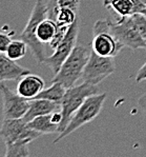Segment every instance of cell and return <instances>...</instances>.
I'll return each mask as SVG.
<instances>
[{"label": "cell", "mask_w": 146, "mask_h": 157, "mask_svg": "<svg viewBox=\"0 0 146 157\" xmlns=\"http://www.w3.org/2000/svg\"><path fill=\"white\" fill-rule=\"evenodd\" d=\"M142 1H143V2H144V3L146 4V0H142Z\"/></svg>", "instance_id": "4316f807"}, {"label": "cell", "mask_w": 146, "mask_h": 157, "mask_svg": "<svg viewBox=\"0 0 146 157\" xmlns=\"http://www.w3.org/2000/svg\"><path fill=\"white\" fill-rule=\"evenodd\" d=\"M0 92L3 102V108H2L3 119L23 118L30 108V100L21 97L18 93L12 92L2 82H0Z\"/></svg>", "instance_id": "9c48e42d"}, {"label": "cell", "mask_w": 146, "mask_h": 157, "mask_svg": "<svg viewBox=\"0 0 146 157\" xmlns=\"http://www.w3.org/2000/svg\"><path fill=\"white\" fill-rule=\"evenodd\" d=\"M46 17L47 4L44 2V0H37L31 13L30 19L20 35V39H22L27 44L37 62L40 64H43V61L46 56H45L43 43L37 38V29L39 23Z\"/></svg>", "instance_id": "277c9868"}, {"label": "cell", "mask_w": 146, "mask_h": 157, "mask_svg": "<svg viewBox=\"0 0 146 157\" xmlns=\"http://www.w3.org/2000/svg\"><path fill=\"white\" fill-rule=\"evenodd\" d=\"M92 49L83 44H77L71 55L63 62L58 73L55 74L53 82L57 81L65 86L66 89L75 86L79 79H81L84 72L89 56L92 54Z\"/></svg>", "instance_id": "7a4b0ae2"}, {"label": "cell", "mask_w": 146, "mask_h": 157, "mask_svg": "<svg viewBox=\"0 0 146 157\" xmlns=\"http://www.w3.org/2000/svg\"><path fill=\"white\" fill-rule=\"evenodd\" d=\"M146 79V61L145 63L141 67V69L138 71L137 76H136V81L137 82H141V81L145 80Z\"/></svg>", "instance_id": "cb8c5ba5"}, {"label": "cell", "mask_w": 146, "mask_h": 157, "mask_svg": "<svg viewBox=\"0 0 146 157\" xmlns=\"http://www.w3.org/2000/svg\"><path fill=\"white\" fill-rule=\"evenodd\" d=\"M77 12L71 8H60L59 6L55 21L58 25L71 26L77 20Z\"/></svg>", "instance_id": "d6986e66"}, {"label": "cell", "mask_w": 146, "mask_h": 157, "mask_svg": "<svg viewBox=\"0 0 146 157\" xmlns=\"http://www.w3.org/2000/svg\"><path fill=\"white\" fill-rule=\"evenodd\" d=\"M60 8H71L78 13L80 8V0H58Z\"/></svg>", "instance_id": "7402d4cb"}, {"label": "cell", "mask_w": 146, "mask_h": 157, "mask_svg": "<svg viewBox=\"0 0 146 157\" xmlns=\"http://www.w3.org/2000/svg\"><path fill=\"white\" fill-rule=\"evenodd\" d=\"M138 105H139L140 110L142 111L143 115H144L146 118V93L138 99Z\"/></svg>", "instance_id": "d4e9b609"}, {"label": "cell", "mask_w": 146, "mask_h": 157, "mask_svg": "<svg viewBox=\"0 0 146 157\" xmlns=\"http://www.w3.org/2000/svg\"><path fill=\"white\" fill-rule=\"evenodd\" d=\"M141 14H143V15H144V16L146 17V9H145L144 11H143V12H142V13H141Z\"/></svg>", "instance_id": "484cf974"}, {"label": "cell", "mask_w": 146, "mask_h": 157, "mask_svg": "<svg viewBox=\"0 0 146 157\" xmlns=\"http://www.w3.org/2000/svg\"><path fill=\"white\" fill-rule=\"evenodd\" d=\"M27 125L42 135L59 133V124L53 122L52 113L51 114L38 116V117L34 118L33 120H31L30 122H27Z\"/></svg>", "instance_id": "9a60e30c"}, {"label": "cell", "mask_w": 146, "mask_h": 157, "mask_svg": "<svg viewBox=\"0 0 146 157\" xmlns=\"http://www.w3.org/2000/svg\"><path fill=\"white\" fill-rule=\"evenodd\" d=\"M12 39L9 37V35L4 33H0V53L1 54H5L6 50H8L9 43H11Z\"/></svg>", "instance_id": "603a6c76"}, {"label": "cell", "mask_w": 146, "mask_h": 157, "mask_svg": "<svg viewBox=\"0 0 146 157\" xmlns=\"http://www.w3.org/2000/svg\"><path fill=\"white\" fill-rule=\"evenodd\" d=\"M104 6L112 9L121 17L142 13L146 9V4L142 0H104Z\"/></svg>", "instance_id": "7c38bea8"}, {"label": "cell", "mask_w": 146, "mask_h": 157, "mask_svg": "<svg viewBox=\"0 0 146 157\" xmlns=\"http://www.w3.org/2000/svg\"><path fill=\"white\" fill-rule=\"evenodd\" d=\"M6 151L4 156L5 157H24L30 155L28 152V144L16 142V144H5Z\"/></svg>", "instance_id": "ffe728a7"}, {"label": "cell", "mask_w": 146, "mask_h": 157, "mask_svg": "<svg viewBox=\"0 0 146 157\" xmlns=\"http://www.w3.org/2000/svg\"><path fill=\"white\" fill-rule=\"evenodd\" d=\"M57 30H58V25L56 21H54L53 19L45 18L43 19L41 22L39 23L37 29V38L41 41L43 44L47 43L49 44V42L54 39V37L56 36Z\"/></svg>", "instance_id": "2e32d148"}, {"label": "cell", "mask_w": 146, "mask_h": 157, "mask_svg": "<svg viewBox=\"0 0 146 157\" xmlns=\"http://www.w3.org/2000/svg\"><path fill=\"white\" fill-rule=\"evenodd\" d=\"M59 110H61L60 103L53 102L46 99H32L30 100V108L23 116V120L27 124L38 116L51 114Z\"/></svg>", "instance_id": "5bb4252c"}, {"label": "cell", "mask_w": 146, "mask_h": 157, "mask_svg": "<svg viewBox=\"0 0 146 157\" xmlns=\"http://www.w3.org/2000/svg\"><path fill=\"white\" fill-rule=\"evenodd\" d=\"M101 31L111 32L123 44V47H127L131 50L145 49L146 47V41L139 33L133 15L121 17L116 22L109 19L97 20L94 25V33Z\"/></svg>", "instance_id": "6da1fadb"}, {"label": "cell", "mask_w": 146, "mask_h": 157, "mask_svg": "<svg viewBox=\"0 0 146 157\" xmlns=\"http://www.w3.org/2000/svg\"><path fill=\"white\" fill-rule=\"evenodd\" d=\"M145 49H146V47H145Z\"/></svg>", "instance_id": "83f0119b"}, {"label": "cell", "mask_w": 146, "mask_h": 157, "mask_svg": "<svg viewBox=\"0 0 146 157\" xmlns=\"http://www.w3.org/2000/svg\"><path fill=\"white\" fill-rule=\"evenodd\" d=\"M66 92V88L60 82L54 81L51 86L47 89H44L38 96H36L34 99H46L53 102L60 103L64 97V94Z\"/></svg>", "instance_id": "e0dca14e"}, {"label": "cell", "mask_w": 146, "mask_h": 157, "mask_svg": "<svg viewBox=\"0 0 146 157\" xmlns=\"http://www.w3.org/2000/svg\"><path fill=\"white\" fill-rule=\"evenodd\" d=\"M31 73L30 70L20 67L8 56L0 53V82L8 80H19L24 75Z\"/></svg>", "instance_id": "4fadbf2b"}, {"label": "cell", "mask_w": 146, "mask_h": 157, "mask_svg": "<svg viewBox=\"0 0 146 157\" xmlns=\"http://www.w3.org/2000/svg\"><path fill=\"white\" fill-rule=\"evenodd\" d=\"M98 94L97 86L82 82L80 86H73L66 89L64 97L61 102V113H62V122L59 128V133H61L66 125L74 113L81 107L87 97Z\"/></svg>", "instance_id": "5b68a950"}, {"label": "cell", "mask_w": 146, "mask_h": 157, "mask_svg": "<svg viewBox=\"0 0 146 157\" xmlns=\"http://www.w3.org/2000/svg\"><path fill=\"white\" fill-rule=\"evenodd\" d=\"M26 48H27V44L22 39L12 40L5 52V55L12 60L16 61V60H19L25 56Z\"/></svg>", "instance_id": "ac0fdd59"}, {"label": "cell", "mask_w": 146, "mask_h": 157, "mask_svg": "<svg viewBox=\"0 0 146 157\" xmlns=\"http://www.w3.org/2000/svg\"><path fill=\"white\" fill-rule=\"evenodd\" d=\"M79 34V23L78 19L68 28L64 38L54 50V53L51 56L46 57L43 61V64H45L54 74H57L60 70L63 62L66 60L75 47L77 45V39Z\"/></svg>", "instance_id": "52a82bcc"}, {"label": "cell", "mask_w": 146, "mask_h": 157, "mask_svg": "<svg viewBox=\"0 0 146 157\" xmlns=\"http://www.w3.org/2000/svg\"><path fill=\"white\" fill-rule=\"evenodd\" d=\"M42 134L30 128L23 118L17 119H3L0 128V137L3 139L4 144H30L32 141L40 137Z\"/></svg>", "instance_id": "8992f818"}, {"label": "cell", "mask_w": 146, "mask_h": 157, "mask_svg": "<svg viewBox=\"0 0 146 157\" xmlns=\"http://www.w3.org/2000/svg\"><path fill=\"white\" fill-rule=\"evenodd\" d=\"M105 99H106V94L105 93H98L86 98L84 102L81 105V107L71 117L68 124L66 125L65 129L61 133H59V136L56 138L54 144H58L61 139L65 138L66 136L75 132L79 128L93 121L101 112Z\"/></svg>", "instance_id": "3957f363"}, {"label": "cell", "mask_w": 146, "mask_h": 157, "mask_svg": "<svg viewBox=\"0 0 146 157\" xmlns=\"http://www.w3.org/2000/svg\"><path fill=\"white\" fill-rule=\"evenodd\" d=\"M115 70L116 66L114 62V57L100 56L92 51L81 79L83 82L98 86L114 73Z\"/></svg>", "instance_id": "ba28073f"}, {"label": "cell", "mask_w": 146, "mask_h": 157, "mask_svg": "<svg viewBox=\"0 0 146 157\" xmlns=\"http://www.w3.org/2000/svg\"><path fill=\"white\" fill-rule=\"evenodd\" d=\"M133 16L136 21V25H137L139 33L141 34L142 38L146 41V17L141 13L133 14Z\"/></svg>", "instance_id": "44dd1931"}, {"label": "cell", "mask_w": 146, "mask_h": 157, "mask_svg": "<svg viewBox=\"0 0 146 157\" xmlns=\"http://www.w3.org/2000/svg\"><path fill=\"white\" fill-rule=\"evenodd\" d=\"M123 44L108 31L94 33L92 50L103 57H116L122 50Z\"/></svg>", "instance_id": "30bf717a"}, {"label": "cell", "mask_w": 146, "mask_h": 157, "mask_svg": "<svg viewBox=\"0 0 146 157\" xmlns=\"http://www.w3.org/2000/svg\"><path fill=\"white\" fill-rule=\"evenodd\" d=\"M44 80L35 74H26L19 79L17 84V93L27 100L34 99L44 90Z\"/></svg>", "instance_id": "8fae6325"}]
</instances>
